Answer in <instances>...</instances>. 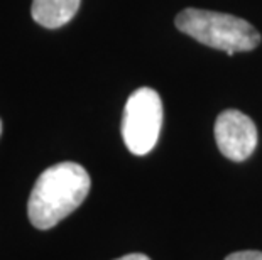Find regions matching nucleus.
<instances>
[{"label":"nucleus","mask_w":262,"mask_h":260,"mask_svg":"<svg viewBox=\"0 0 262 260\" xmlns=\"http://www.w3.org/2000/svg\"><path fill=\"white\" fill-rule=\"evenodd\" d=\"M225 260H262V252L257 250H244L230 253Z\"/></svg>","instance_id":"obj_6"},{"label":"nucleus","mask_w":262,"mask_h":260,"mask_svg":"<svg viewBox=\"0 0 262 260\" xmlns=\"http://www.w3.org/2000/svg\"><path fill=\"white\" fill-rule=\"evenodd\" d=\"M0 135H2V120H0Z\"/></svg>","instance_id":"obj_8"},{"label":"nucleus","mask_w":262,"mask_h":260,"mask_svg":"<svg viewBox=\"0 0 262 260\" xmlns=\"http://www.w3.org/2000/svg\"><path fill=\"white\" fill-rule=\"evenodd\" d=\"M115 260H150V258L147 255H144V253H129V255H124Z\"/></svg>","instance_id":"obj_7"},{"label":"nucleus","mask_w":262,"mask_h":260,"mask_svg":"<svg viewBox=\"0 0 262 260\" xmlns=\"http://www.w3.org/2000/svg\"><path fill=\"white\" fill-rule=\"evenodd\" d=\"M90 174L83 166L66 160L42 171L31 191L27 215L37 230H49L71 215L90 191Z\"/></svg>","instance_id":"obj_1"},{"label":"nucleus","mask_w":262,"mask_h":260,"mask_svg":"<svg viewBox=\"0 0 262 260\" xmlns=\"http://www.w3.org/2000/svg\"><path fill=\"white\" fill-rule=\"evenodd\" d=\"M80 4L81 0H34L31 14L39 26L58 29L75 17Z\"/></svg>","instance_id":"obj_5"},{"label":"nucleus","mask_w":262,"mask_h":260,"mask_svg":"<svg viewBox=\"0 0 262 260\" xmlns=\"http://www.w3.org/2000/svg\"><path fill=\"white\" fill-rule=\"evenodd\" d=\"M215 140L227 159L242 162L252 156L257 147V129L252 119L238 112L225 110L215 122Z\"/></svg>","instance_id":"obj_4"},{"label":"nucleus","mask_w":262,"mask_h":260,"mask_svg":"<svg viewBox=\"0 0 262 260\" xmlns=\"http://www.w3.org/2000/svg\"><path fill=\"white\" fill-rule=\"evenodd\" d=\"M163 127V102L152 88H139L129 97L122 119V137L136 156H146L158 144Z\"/></svg>","instance_id":"obj_3"},{"label":"nucleus","mask_w":262,"mask_h":260,"mask_svg":"<svg viewBox=\"0 0 262 260\" xmlns=\"http://www.w3.org/2000/svg\"><path fill=\"white\" fill-rule=\"evenodd\" d=\"M176 27L205 46L225 51L228 56L250 51L260 42V34L247 20L213 10L185 9L178 14Z\"/></svg>","instance_id":"obj_2"}]
</instances>
